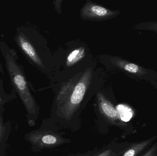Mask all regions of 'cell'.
<instances>
[{
    "instance_id": "11",
    "label": "cell",
    "mask_w": 157,
    "mask_h": 156,
    "mask_svg": "<svg viewBox=\"0 0 157 156\" xmlns=\"http://www.w3.org/2000/svg\"><path fill=\"white\" fill-rule=\"evenodd\" d=\"M137 30H147L157 33V21L143 22L135 26Z\"/></svg>"
},
{
    "instance_id": "7",
    "label": "cell",
    "mask_w": 157,
    "mask_h": 156,
    "mask_svg": "<svg viewBox=\"0 0 157 156\" xmlns=\"http://www.w3.org/2000/svg\"><path fill=\"white\" fill-rule=\"evenodd\" d=\"M12 130L11 122L5 120L3 111L0 109V156H4Z\"/></svg>"
},
{
    "instance_id": "2",
    "label": "cell",
    "mask_w": 157,
    "mask_h": 156,
    "mask_svg": "<svg viewBox=\"0 0 157 156\" xmlns=\"http://www.w3.org/2000/svg\"><path fill=\"white\" fill-rule=\"evenodd\" d=\"M6 56L9 72L27 113L28 123L30 126H32L34 125L35 120L37 116L36 104L28 88L25 78L17 67L12 57L8 55H6Z\"/></svg>"
},
{
    "instance_id": "6",
    "label": "cell",
    "mask_w": 157,
    "mask_h": 156,
    "mask_svg": "<svg viewBox=\"0 0 157 156\" xmlns=\"http://www.w3.org/2000/svg\"><path fill=\"white\" fill-rule=\"evenodd\" d=\"M97 100L100 111L105 118L111 122H116L119 119L116 109L101 93L97 94Z\"/></svg>"
},
{
    "instance_id": "12",
    "label": "cell",
    "mask_w": 157,
    "mask_h": 156,
    "mask_svg": "<svg viewBox=\"0 0 157 156\" xmlns=\"http://www.w3.org/2000/svg\"><path fill=\"white\" fill-rule=\"evenodd\" d=\"M140 156H157V143L149 147Z\"/></svg>"
},
{
    "instance_id": "3",
    "label": "cell",
    "mask_w": 157,
    "mask_h": 156,
    "mask_svg": "<svg viewBox=\"0 0 157 156\" xmlns=\"http://www.w3.org/2000/svg\"><path fill=\"white\" fill-rule=\"evenodd\" d=\"M111 62L124 71L132 75L139 80H144L157 88V72L143 66L127 61L119 57L111 59Z\"/></svg>"
},
{
    "instance_id": "9",
    "label": "cell",
    "mask_w": 157,
    "mask_h": 156,
    "mask_svg": "<svg viewBox=\"0 0 157 156\" xmlns=\"http://www.w3.org/2000/svg\"><path fill=\"white\" fill-rule=\"evenodd\" d=\"M19 44L21 48L25 54L35 62L37 65L43 67V62L40 60V58L38 56L35 49L32 45L28 40L20 37L19 38Z\"/></svg>"
},
{
    "instance_id": "1",
    "label": "cell",
    "mask_w": 157,
    "mask_h": 156,
    "mask_svg": "<svg viewBox=\"0 0 157 156\" xmlns=\"http://www.w3.org/2000/svg\"><path fill=\"white\" fill-rule=\"evenodd\" d=\"M92 76V69L89 68L62 86L56 101L60 112L65 119H71L79 107L90 85Z\"/></svg>"
},
{
    "instance_id": "5",
    "label": "cell",
    "mask_w": 157,
    "mask_h": 156,
    "mask_svg": "<svg viewBox=\"0 0 157 156\" xmlns=\"http://www.w3.org/2000/svg\"><path fill=\"white\" fill-rule=\"evenodd\" d=\"M120 13L119 11H112L87 1L81 8L80 16L85 20L102 21L113 18Z\"/></svg>"
},
{
    "instance_id": "8",
    "label": "cell",
    "mask_w": 157,
    "mask_h": 156,
    "mask_svg": "<svg viewBox=\"0 0 157 156\" xmlns=\"http://www.w3.org/2000/svg\"><path fill=\"white\" fill-rule=\"evenodd\" d=\"M155 139L156 136H154L145 141L130 145L121 156H139L149 148Z\"/></svg>"
},
{
    "instance_id": "13",
    "label": "cell",
    "mask_w": 157,
    "mask_h": 156,
    "mask_svg": "<svg viewBox=\"0 0 157 156\" xmlns=\"http://www.w3.org/2000/svg\"><path fill=\"white\" fill-rule=\"evenodd\" d=\"M113 152L111 150H107L97 156H112Z\"/></svg>"
},
{
    "instance_id": "10",
    "label": "cell",
    "mask_w": 157,
    "mask_h": 156,
    "mask_svg": "<svg viewBox=\"0 0 157 156\" xmlns=\"http://www.w3.org/2000/svg\"><path fill=\"white\" fill-rule=\"evenodd\" d=\"M86 54L85 49L80 47L72 51L67 57L66 64L68 67H71L81 60Z\"/></svg>"
},
{
    "instance_id": "4",
    "label": "cell",
    "mask_w": 157,
    "mask_h": 156,
    "mask_svg": "<svg viewBox=\"0 0 157 156\" xmlns=\"http://www.w3.org/2000/svg\"><path fill=\"white\" fill-rule=\"evenodd\" d=\"M25 139L33 147L42 148L61 144L64 140L59 136L45 131H32L25 136Z\"/></svg>"
}]
</instances>
